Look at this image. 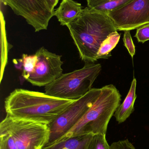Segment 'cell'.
Returning <instances> with one entry per match:
<instances>
[{"label": "cell", "mask_w": 149, "mask_h": 149, "mask_svg": "<svg viewBox=\"0 0 149 149\" xmlns=\"http://www.w3.org/2000/svg\"><path fill=\"white\" fill-rule=\"evenodd\" d=\"M21 60L22 66V75L24 79H26L29 74L34 71L37 63L38 57L35 54L33 55L23 54Z\"/></svg>", "instance_id": "9a60e30c"}, {"label": "cell", "mask_w": 149, "mask_h": 149, "mask_svg": "<svg viewBox=\"0 0 149 149\" xmlns=\"http://www.w3.org/2000/svg\"><path fill=\"white\" fill-rule=\"evenodd\" d=\"M101 90V88H92L84 96L75 100L48 124L49 137L44 146L57 141L73 127L97 100Z\"/></svg>", "instance_id": "8992f818"}, {"label": "cell", "mask_w": 149, "mask_h": 149, "mask_svg": "<svg viewBox=\"0 0 149 149\" xmlns=\"http://www.w3.org/2000/svg\"><path fill=\"white\" fill-rule=\"evenodd\" d=\"M120 38V35L115 31L111 33L102 42L97 53V58H108L111 56L112 51L116 47Z\"/></svg>", "instance_id": "5bb4252c"}, {"label": "cell", "mask_w": 149, "mask_h": 149, "mask_svg": "<svg viewBox=\"0 0 149 149\" xmlns=\"http://www.w3.org/2000/svg\"><path fill=\"white\" fill-rule=\"evenodd\" d=\"M16 15L23 17L36 32L46 30L55 10L49 0H0Z\"/></svg>", "instance_id": "52a82bcc"}, {"label": "cell", "mask_w": 149, "mask_h": 149, "mask_svg": "<svg viewBox=\"0 0 149 149\" xmlns=\"http://www.w3.org/2000/svg\"><path fill=\"white\" fill-rule=\"evenodd\" d=\"M109 147L106 135L97 134L93 135L87 149H109Z\"/></svg>", "instance_id": "2e32d148"}, {"label": "cell", "mask_w": 149, "mask_h": 149, "mask_svg": "<svg viewBox=\"0 0 149 149\" xmlns=\"http://www.w3.org/2000/svg\"><path fill=\"white\" fill-rule=\"evenodd\" d=\"M124 45L128 51L132 58L135 55V46L133 42L132 37L130 34V31H124V36L123 38Z\"/></svg>", "instance_id": "e0dca14e"}, {"label": "cell", "mask_w": 149, "mask_h": 149, "mask_svg": "<svg viewBox=\"0 0 149 149\" xmlns=\"http://www.w3.org/2000/svg\"><path fill=\"white\" fill-rule=\"evenodd\" d=\"M101 89L99 95L88 111L60 139L88 134L106 135L108 123L120 105L121 95L113 85L105 86Z\"/></svg>", "instance_id": "3957f363"}, {"label": "cell", "mask_w": 149, "mask_h": 149, "mask_svg": "<svg viewBox=\"0 0 149 149\" xmlns=\"http://www.w3.org/2000/svg\"><path fill=\"white\" fill-rule=\"evenodd\" d=\"M70 35L85 63H94L102 42L117 31L108 15L86 7L80 15L67 25Z\"/></svg>", "instance_id": "7a4b0ae2"}, {"label": "cell", "mask_w": 149, "mask_h": 149, "mask_svg": "<svg viewBox=\"0 0 149 149\" xmlns=\"http://www.w3.org/2000/svg\"><path fill=\"white\" fill-rule=\"evenodd\" d=\"M81 4L73 0H62L59 7L55 10L54 16L62 26H67L81 14Z\"/></svg>", "instance_id": "30bf717a"}, {"label": "cell", "mask_w": 149, "mask_h": 149, "mask_svg": "<svg viewBox=\"0 0 149 149\" xmlns=\"http://www.w3.org/2000/svg\"><path fill=\"white\" fill-rule=\"evenodd\" d=\"M109 149H136L128 139L115 142L112 143Z\"/></svg>", "instance_id": "d6986e66"}, {"label": "cell", "mask_w": 149, "mask_h": 149, "mask_svg": "<svg viewBox=\"0 0 149 149\" xmlns=\"http://www.w3.org/2000/svg\"><path fill=\"white\" fill-rule=\"evenodd\" d=\"M91 9L108 15L127 4L132 0H86Z\"/></svg>", "instance_id": "4fadbf2b"}, {"label": "cell", "mask_w": 149, "mask_h": 149, "mask_svg": "<svg viewBox=\"0 0 149 149\" xmlns=\"http://www.w3.org/2000/svg\"><path fill=\"white\" fill-rule=\"evenodd\" d=\"M117 31H131L149 24V0H132L108 15Z\"/></svg>", "instance_id": "ba28073f"}, {"label": "cell", "mask_w": 149, "mask_h": 149, "mask_svg": "<svg viewBox=\"0 0 149 149\" xmlns=\"http://www.w3.org/2000/svg\"><path fill=\"white\" fill-rule=\"evenodd\" d=\"M136 80L134 78L127 97L122 104L117 108L114 114L119 124L124 122L134 111V103L136 98Z\"/></svg>", "instance_id": "7c38bea8"}, {"label": "cell", "mask_w": 149, "mask_h": 149, "mask_svg": "<svg viewBox=\"0 0 149 149\" xmlns=\"http://www.w3.org/2000/svg\"><path fill=\"white\" fill-rule=\"evenodd\" d=\"M49 1L51 3L52 6H53V8L56 7L57 6V4L58 3L59 1V0H49Z\"/></svg>", "instance_id": "ffe728a7"}, {"label": "cell", "mask_w": 149, "mask_h": 149, "mask_svg": "<svg viewBox=\"0 0 149 149\" xmlns=\"http://www.w3.org/2000/svg\"><path fill=\"white\" fill-rule=\"evenodd\" d=\"M101 70L100 64L85 63L83 68L63 74L45 87V93L60 99L78 100L92 89Z\"/></svg>", "instance_id": "5b68a950"}, {"label": "cell", "mask_w": 149, "mask_h": 149, "mask_svg": "<svg viewBox=\"0 0 149 149\" xmlns=\"http://www.w3.org/2000/svg\"><path fill=\"white\" fill-rule=\"evenodd\" d=\"M93 136L88 134L63 138L40 149H87Z\"/></svg>", "instance_id": "8fae6325"}, {"label": "cell", "mask_w": 149, "mask_h": 149, "mask_svg": "<svg viewBox=\"0 0 149 149\" xmlns=\"http://www.w3.org/2000/svg\"><path fill=\"white\" fill-rule=\"evenodd\" d=\"M35 54L38 57L37 63L33 72L25 79L31 84L45 87L63 74L64 62L61 56L49 51L44 47L39 48Z\"/></svg>", "instance_id": "9c48e42d"}, {"label": "cell", "mask_w": 149, "mask_h": 149, "mask_svg": "<svg viewBox=\"0 0 149 149\" xmlns=\"http://www.w3.org/2000/svg\"><path fill=\"white\" fill-rule=\"evenodd\" d=\"M75 100L16 88L5 99L4 108L12 117L48 125Z\"/></svg>", "instance_id": "6da1fadb"}, {"label": "cell", "mask_w": 149, "mask_h": 149, "mask_svg": "<svg viewBox=\"0 0 149 149\" xmlns=\"http://www.w3.org/2000/svg\"><path fill=\"white\" fill-rule=\"evenodd\" d=\"M135 37L139 42L144 43L149 40V24L143 25L137 29Z\"/></svg>", "instance_id": "ac0fdd59"}, {"label": "cell", "mask_w": 149, "mask_h": 149, "mask_svg": "<svg viewBox=\"0 0 149 149\" xmlns=\"http://www.w3.org/2000/svg\"><path fill=\"white\" fill-rule=\"evenodd\" d=\"M49 134L47 124L7 114L0 123V149H40Z\"/></svg>", "instance_id": "277c9868"}]
</instances>
